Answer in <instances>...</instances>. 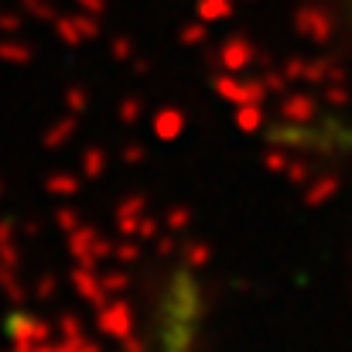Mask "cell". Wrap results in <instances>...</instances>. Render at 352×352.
Wrapping results in <instances>:
<instances>
[{
  "label": "cell",
  "mask_w": 352,
  "mask_h": 352,
  "mask_svg": "<svg viewBox=\"0 0 352 352\" xmlns=\"http://www.w3.org/2000/svg\"><path fill=\"white\" fill-rule=\"evenodd\" d=\"M168 346H171L168 352H185V349H182V346H185V339H182V336H175V339H171Z\"/></svg>",
  "instance_id": "cell-1"
}]
</instances>
